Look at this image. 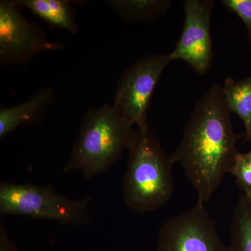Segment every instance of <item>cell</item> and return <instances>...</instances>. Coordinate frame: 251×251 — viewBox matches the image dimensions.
Instances as JSON below:
<instances>
[{
    "mask_svg": "<svg viewBox=\"0 0 251 251\" xmlns=\"http://www.w3.org/2000/svg\"><path fill=\"white\" fill-rule=\"evenodd\" d=\"M17 1H0V65L25 64L36 54L65 46L50 41L44 29L23 16Z\"/></svg>",
    "mask_w": 251,
    "mask_h": 251,
    "instance_id": "6",
    "label": "cell"
},
{
    "mask_svg": "<svg viewBox=\"0 0 251 251\" xmlns=\"http://www.w3.org/2000/svg\"><path fill=\"white\" fill-rule=\"evenodd\" d=\"M227 251H251V198L242 194L232 214Z\"/></svg>",
    "mask_w": 251,
    "mask_h": 251,
    "instance_id": "13",
    "label": "cell"
},
{
    "mask_svg": "<svg viewBox=\"0 0 251 251\" xmlns=\"http://www.w3.org/2000/svg\"><path fill=\"white\" fill-rule=\"evenodd\" d=\"M173 166L153 132L138 130L128 150L124 177L126 205L140 214H147L169 202L174 193Z\"/></svg>",
    "mask_w": 251,
    "mask_h": 251,
    "instance_id": "3",
    "label": "cell"
},
{
    "mask_svg": "<svg viewBox=\"0 0 251 251\" xmlns=\"http://www.w3.org/2000/svg\"><path fill=\"white\" fill-rule=\"evenodd\" d=\"M156 251H227L205 204L196 205L163 223Z\"/></svg>",
    "mask_w": 251,
    "mask_h": 251,
    "instance_id": "7",
    "label": "cell"
},
{
    "mask_svg": "<svg viewBox=\"0 0 251 251\" xmlns=\"http://www.w3.org/2000/svg\"><path fill=\"white\" fill-rule=\"evenodd\" d=\"M109 5L123 21L135 23L150 21L166 14L171 0H110Z\"/></svg>",
    "mask_w": 251,
    "mask_h": 251,
    "instance_id": "12",
    "label": "cell"
},
{
    "mask_svg": "<svg viewBox=\"0 0 251 251\" xmlns=\"http://www.w3.org/2000/svg\"><path fill=\"white\" fill-rule=\"evenodd\" d=\"M25 8L50 27L58 28L72 34L78 32L75 12L72 1L68 0H18Z\"/></svg>",
    "mask_w": 251,
    "mask_h": 251,
    "instance_id": "10",
    "label": "cell"
},
{
    "mask_svg": "<svg viewBox=\"0 0 251 251\" xmlns=\"http://www.w3.org/2000/svg\"><path fill=\"white\" fill-rule=\"evenodd\" d=\"M222 87L214 83L201 97L185 127L179 146L169 154L206 204L230 173L238 153L236 133Z\"/></svg>",
    "mask_w": 251,
    "mask_h": 251,
    "instance_id": "1",
    "label": "cell"
},
{
    "mask_svg": "<svg viewBox=\"0 0 251 251\" xmlns=\"http://www.w3.org/2000/svg\"><path fill=\"white\" fill-rule=\"evenodd\" d=\"M182 31L174 50L170 52L172 62H186L194 72L204 75L212 64L211 15L214 0H184Z\"/></svg>",
    "mask_w": 251,
    "mask_h": 251,
    "instance_id": "8",
    "label": "cell"
},
{
    "mask_svg": "<svg viewBox=\"0 0 251 251\" xmlns=\"http://www.w3.org/2000/svg\"><path fill=\"white\" fill-rule=\"evenodd\" d=\"M92 201V197L70 200L48 186L11 182L0 184V212L3 215L50 220L64 224H88Z\"/></svg>",
    "mask_w": 251,
    "mask_h": 251,
    "instance_id": "4",
    "label": "cell"
},
{
    "mask_svg": "<svg viewBox=\"0 0 251 251\" xmlns=\"http://www.w3.org/2000/svg\"><path fill=\"white\" fill-rule=\"evenodd\" d=\"M242 194L251 198V145L246 153H238L230 173Z\"/></svg>",
    "mask_w": 251,
    "mask_h": 251,
    "instance_id": "14",
    "label": "cell"
},
{
    "mask_svg": "<svg viewBox=\"0 0 251 251\" xmlns=\"http://www.w3.org/2000/svg\"><path fill=\"white\" fill-rule=\"evenodd\" d=\"M171 62L170 53L150 54L127 68L119 80L112 106L139 131L150 129L148 115L151 99Z\"/></svg>",
    "mask_w": 251,
    "mask_h": 251,
    "instance_id": "5",
    "label": "cell"
},
{
    "mask_svg": "<svg viewBox=\"0 0 251 251\" xmlns=\"http://www.w3.org/2000/svg\"><path fill=\"white\" fill-rule=\"evenodd\" d=\"M138 130L108 103L84 115L78 137L73 145L64 172H80L87 178L103 174L125 150H129Z\"/></svg>",
    "mask_w": 251,
    "mask_h": 251,
    "instance_id": "2",
    "label": "cell"
},
{
    "mask_svg": "<svg viewBox=\"0 0 251 251\" xmlns=\"http://www.w3.org/2000/svg\"><path fill=\"white\" fill-rule=\"evenodd\" d=\"M221 87L229 112L242 120L243 137L251 145V76L238 80L227 77Z\"/></svg>",
    "mask_w": 251,
    "mask_h": 251,
    "instance_id": "11",
    "label": "cell"
},
{
    "mask_svg": "<svg viewBox=\"0 0 251 251\" xmlns=\"http://www.w3.org/2000/svg\"><path fill=\"white\" fill-rule=\"evenodd\" d=\"M54 89L45 87L38 91L24 103L0 109V138H4L20 126L34 125L42 120L53 102Z\"/></svg>",
    "mask_w": 251,
    "mask_h": 251,
    "instance_id": "9",
    "label": "cell"
},
{
    "mask_svg": "<svg viewBox=\"0 0 251 251\" xmlns=\"http://www.w3.org/2000/svg\"><path fill=\"white\" fill-rule=\"evenodd\" d=\"M221 4L245 25L248 41L251 47V0H223Z\"/></svg>",
    "mask_w": 251,
    "mask_h": 251,
    "instance_id": "15",
    "label": "cell"
},
{
    "mask_svg": "<svg viewBox=\"0 0 251 251\" xmlns=\"http://www.w3.org/2000/svg\"><path fill=\"white\" fill-rule=\"evenodd\" d=\"M0 251H18L17 247L6 233L2 222L0 224Z\"/></svg>",
    "mask_w": 251,
    "mask_h": 251,
    "instance_id": "16",
    "label": "cell"
}]
</instances>
